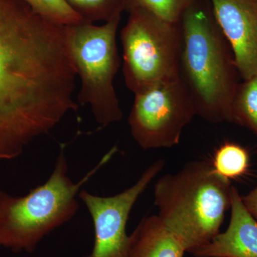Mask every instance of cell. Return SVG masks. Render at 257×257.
Here are the masks:
<instances>
[{
    "label": "cell",
    "mask_w": 257,
    "mask_h": 257,
    "mask_svg": "<svg viewBox=\"0 0 257 257\" xmlns=\"http://www.w3.org/2000/svg\"><path fill=\"white\" fill-rule=\"evenodd\" d=\"M77 77L66 27L21 0H0V160L20 156L77 110Z\"/></svg>",
    "instance_id": "6da1fadb"
},
{
    "label": "cell",
    "mask_w": 257,
    "mask_h": 257,
    "mask_svg": "<svg viewBox=\"0 0 257 257\" xmlns=\"http://www.w3.org/2000/svg\"><path fill=\"white\" fill-rule=\"evenodd\" d=\"M180 26L179 79L197 115L213 124L231 122V104L241 78L209 0H200L187 10Z\"/></svg>",
    "instance_id": "7a4b0ae2"
},
{
    "label": "cell",
    "mask_w": 257,
    "mask_h": 257,
    "mask_svg": "<svg viewBox=\"0 0 257 257\" xmlns=\"http://www.w3.org/2000/svg\"><path fill=\"white\" fill-rule=\"evenodd\" d=\"M231 187L209 162L191 161L157 181V215L193 254L219 234L231 207Z\"/></svg>",
    "instance_id": "3957f363"
},
{
    "label": "cell",
    "mask_w": 257,
    "mask_h": 257,
    "mask_svg": "<svg viewBox=\"0 0 257 257\" xmlns=\"http://www.w3.org/2000/svg\"><path fill=\"white\" fill-rule=\"evenodd\" d=\"M116 147L79 182L67 175L68 165L63 150L45 183L26 195L14 197L0 190V243L15 252L32 253L51 231L70 221L79 209L80 189L110 160Z\"/></svg>",
    "instance_id": "277c9868"
},
{
    "label": "cell",
    "mask_w": 257,
    "mask_h": 257,
    "mask_svg": "<svg viewBox=\"0 0 257 257\" xmlns=\"http://www.w3.org/2000/svg\"><path fill=\"white\" fill-rule=\"evenodd\" d=\"M121 18L101 25L84 20L66 26L69 51L81 80L78 102L90 106L101 126L118 122L123 116L114 85L120 66L116 34Z\"/></svg>",
    "instance_id": "5b68a950"
},
{
    "label": "cell",
    "mask_w": 257,
    "mask_h": 257,
    "mask_svg": "<svg viewBox=\"0 0 257 257\" xmlns=\"http://www.w3.org/2000/svg\"><path fill=\"white\" fill-rule=\"evenodd\" d=\"M127 12L120 33L126 87L137 94L178 79L180 23H169L143 8Z\"/></svg>",
    "instance_id": "8992f818"
},
{
    "label": "cell",
    "mask_w": 257,
    "mask_h": 257,
    "mask_svg": "<svg viewBox=\"0 0 257 257\" xmlns=\"http://www.w3.org/2000/svg\"><path fill=\"white\" fill-rule=\"evenodd\" d=\"M128 123L143 150L171 148L197 115L190 94L179 78L135 94Z\"/></svg>",
    "instance_id": "52a82bcc"
},
{
    "label": "cell",
    "mask_w": 257,
    "mask_h": 257,
    "mask_svg": "<svg viewBox=\"0 0 257 257\" xmlns=\"http://www.w3.org/2000/svg\"><path fill=\"white\" fill-rule=\"evenodd\" d=\"M165 165L164 160L155 161L132 187L111 197H99L86 190L79 192V197L92 216L94 229V246L90 254L85 257H128V216L139 197Z\"/></svg>",
    "instance_id": "ba28073f"
},
{
    "label": "cell",
    "mask_w": 257,
    "mask_h": 257,
    "mask_svg": "<svg viewBox=\"0 0 257 257\" xmlns=\"http://www.w3.org/2000/svg\"><path fill=\"white\" fill-rule=\"evenodd\" d=\"M242 80L257 74V0H209Z\"/></svg>",
    "instance_id": "9c48e42d"
},
{
    "label": "cell",
    "mask_w": 257,
    "mask_h": 257,
    "mask_svg": "<svg viewBox=\"0 0 257 257\" xmlns=\"http://www.w3.org/2000/svg\"><path fill=\"white\" fill-rule=\"evenodd\" d=\"M231 219L224 232L193 253L195 257H257V221L231 187Z\"/></svg>",
    "instance_id": "30bf717a"
},
{
    "label": "cell",
    "mask_w": 257,
    "mask_h": 257,
    "mask_svg": "<svg viewBox=\"0 0 257 257\" xmlns=\"http://www.w3.org/2000/svg\"><path fill=\"white\" fill-rule=\"evenodd\" d=\"M180 239L158 215L145 216L130 235L128 257H184Z\"/></svg>",
    "instance_id": "8fae6325"
},
{
    "label": "cell",
    "mask_w": 257,
    "mask_h": 257,
    "mask_svg": "<svg viewBox=\"0 0 257 257\" xmlns=\"http://www.w3.org/2000/svg\"><path fill=\"white\" fill-rule=\"evenodd\" d=\"M231 122L246 128L257 138V74L240 82L231 107Z\"/></svg>",
    "instance_id": "7c38bea8"
},
{
    "label": "cell",
    "mask_w": 257,
    "mask_h": 257,
    "mask_svg": "<svg viewBox=\"0 0 257 257\" xmlns=\"http://www.w3.org/2000/svg\"><path fill=\"white\" fill-rule=\"evenodd\" d=\"M249 161V154L246 149L229 142L216 150L211 165L218 175L231 180L247 172Z\"/></svg>",
    "instance_id": "4fadbf2b"
},
{
    "label": "cell",
    "mask_w": 257,
    "mask_h": 257,
    "mask_svg": "<svg viewBox=\"0 0 257 257\" xmlns=\"http://www.w3.org/2000/svg\"><path fill=\"white\" fill-rule=\"evenodd\" d=\"M83 20L89 23L109 21L126 11L128 0H66Z\"/></svg>",
    "instance_id": "5bb4252c"
},
{
    "label": "cell",
    "mask_w": 257,
    "mask_h": 257,
    "mask_svg": "<svg viewBox=\"0 0 257 257\" xmlns=\"http://www.w3.org/2000/svg\"><path fill=\"white\" fill-rule=\"evenodd\" d=\"M51 23L68 26L84 21L66 0H21Z\"/></svg>",
    "instance_id": "9a60e30c"
},
{
    "label": "cell",
    "mask_w": 257,
    "mask_h": 257,
    "mask_svg": "<svg viewBox=\"0 0 257 257\" xmlns=\"http://www.w3.org/2000/svg\"><path fill=\"white\" fill-rule=\"evenodd\" d=\"M200 0H128L126 11L140 8L170 23L179 24L186 12Z\"/></svg>",
    "instance_id": "2e32d148"
},
{
    "label": "cell",
    "mask_w": 257,
    "mask_h": 257,
    "mask_svg": "<svg viewBox=\"0 0 257 257\" xmlns=\"http://www.w3.org/2000/svg\"><path fill=\"white\" fill-rule=\"evenodd\" d=\"M241 200L249 214L257 221V187L244 196H241Z\"/></svg>",
    "instance_id": "e0dca14e"
},
{
    "label": "cell",
    "mask_w": 257,
    "mask_h": 257,
    "mask_svg": "<svg viewBox=\"0 0 257 257\" xmlns=\"http://www.w3.org/2000/svg\"><path fill=\"white\" fill-rule=\"evenodd\" d=\"M2 247V245H1V243H0V248Z\"/></svg>",
    "instance_id": "ac0fdd59"
}]
</instances>
